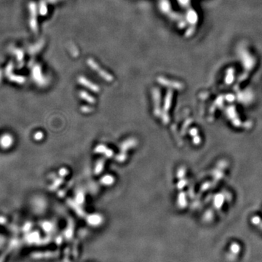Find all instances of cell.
<instances>
[{
  "label": "cell",
  "instance_id": "obj_1",
  "mask_svg": "<svg viewBox=\"0 0 262 262\" xmlns=\"http://www.w3.org/2000/svg\"><path fill=\"white\" fill-rule=\"evenodd\" d=\"M87 63L88 64L89 66L90 67L93 71H95L98 75L100 76L101 78H103V80H106L108 82H111L113 81L114 77L111 75H110L108 72H107L106 71H105L104 69H102L101 67L98 65V63L97 62H95V61L93 60L91 58H89L87 61Z\"/></svg>",
  "mask_w": 262,
  "mask_h": 262
},
{
  "label": "cell",
  "instance_id": "obj_2",
  "mask_svg": "<svg viewBox=\"0 0 262 262\" xmlns=\"http://www.w3.org/2000/svg\"><path fill=\"white\" fill-rule=\"evenodd\" d=\"M78 82L80 85L87 87V88H88L91 91L95 92V93H98V92L100 91L99 86H98L96 84L92 82L90 80H87L85 77H82L81 76V77H78Z\"/></svg>",
  "mask_w": 262,
  "mask_h": 262
},
{
  "label": "cell",
  "instance_id": "obj_3",
  "mask_svg": "<svg viewBox=\"0 0 262 262\" xmlns=\"http://www.w3.org/2000/svg\"><path fill=\"white\" fill-rule=\"evenodd\" d=\"M138 141L134 138H130L128 139L125 140L123 143L120 144L119 148H120V151L122 152H126L128 150L134 148L137 146Z\"/></svg>",
  "mask_w": 262,
  "mask_h": 262
},
{
  "label": "cell",
  "instance_id": "obj_4",
  "mask_svg": "<svg viewBox=\"0 0 262 262\" xmlns=\"http://www.w3.org/2000/svg\"><path fill=\"white\" fill-rule=\"evenodd\" d=\"M153 98H154V113L155 116H159L160 114V92L158 89L154 88L152 92Z\"/></svg>",
  "mask_w": 262,
  "mask_h": 262
},
{
  "label": "cell",
  "instance_id": "obj_5",
  "mask_svg": "<svg viewBox=\"0 0 262 262\" xmlns=\"http://www.w3.org/2000/svg\"><path fill=\"white\" fill-rule=\"evenodd\" d=\"M94 151L97 154H103L107 158H111L114 156V151L113 150L108 149V147H106L105 145L103 144H99L95 148Z\"/></svg>",
  "mask_w": 262,
  "mask_h": 262
},
{
  "label": "cell",
  "instance_id": "obj_6",
  "mask_svg": "<svg viewBox=\"0 0 262 262\" xmlns=\"http://www.w3.org/2000/svg\"><path fill=\"white\" fill-rule=\"evenodd\" d=\"M67 204H68L70 207H72V208L75 210V212H77V214H79V215L81 216H83L85 215V212H84L83 210L80 207V204L77 203L75 200H72V199H68V200H67Z\"/></svg>",
  "mask_w": 262,
  "mask_h": 262
},
{
  "label": "cell",
  "instance_id": "obj_7",
  "mask_svg": "<svg viewBox=\"0 0 262 262\" xmlns=\"http://www.w3.org/2000/svg\"><path fill=\"white\" fill-rule=\"evenodd\" d=\"M79 95H80V97L82 98V99L87 101V103H91V104H93V103H95V98L92 96V95H90V94L87 93V92L83 91V90L80 91Z\"/></svg>",
  "mask_w": 262,
  "mask_h": 262
},
{
  "label": "cell",
  "instance_id": "obj_8",
  "mask_svg": "<svg viewBox=\"0 0 262 262\" xmlns=\"http://www.w3.org/2000/svg\"><path fill=\"white\" fill-rule=\"evenodd\" d=\"M100 183L105 186L112 185L114 183V178L111 175H105L100 179Z\"/></svg>",
  "mask_w": 262,
  "mask_h": 262
},
{
  "label": "cell",
  "instance_id": "obj_9",
  "mask_svg": "<svg viewBox=\"0 0 262 262\" xmlns=\"http://www.w3.org/2000/svg\"><path fill=\"white\" fill-rule=\"evenodd\" d=\"M104 164H105V159H100L98 161L95 165V170H94V173L95 175L100 174V173L103 171V168H104Z\"/></svg>",
  "mask_w": 262,
  "mask_h": 262
},
{
  "label": "cell",
  "instance_id": "obj_10",
  "mask_svg": "<svg viewBox=\"0 0 262 262\" xmlns=\"http://www.w3.org/2000/svg\"><path fill=\"white\" fill-rule=\"evenodd\" d=\"M85 200V194H84V192H82V190L77 191V194H76L75 196L76 202H77L78 204H80V205H82V204L84 203Z\"/></svg>",
  "mask_w": 262,
  "mask_h": 262
},
{
  "label": "cell",
  "instance_id": "obj_11",
  "mask_svg": "<svg viewBox=\"0 0 262 262\" xmlns=\"http://www.w3.org/2000/svg\"><path fill=\"white\" fill-rule=\"evenodd\" d=\"M63 181H64L62 177L58 178V179H56L55 180V181L52 183V185L50 186V189L51 190H55V189H58V188L63 183Z\"/></svg>",
  "mask_w": 262,
  "mask_h": 262
},
{
  "label": "cell",
  "instance_id": "obj_12",
  "mask_svg": "<svg viewBox=\"0 0 262 262\" xmlns=\"http://www.w3.org/2000/svg\"><path fill=\"white\" fill-rule=\"evenodd\" d=\"M127 159V154L126 152H120V154H118L115 157V160L119 162H123L126 160Z\"/></svg>",
  "mask_w": 262,
  "mask_h": 262
},
{
  "label": "cell",
  "instance_id": "obj_13",
  "mask_svg": "<svg viewBox=\"0 0 262 262\" xmlns=\"http://www.w3.org/2000/svg\"><path fill=\"white\" fill-rule=\"evenodd\" d=\"M170 100H171V94L170 93H168V94L166 96L165 100V105H164V108L165 110H168L170 107Z\"/></svg>",
  "mask_w": 262,
  "mask_h": 262
},
{
  "label": "cell",
  "instance_id": "obj_14",
  "mask_svg": "<svg viewBox=\"0 0 262 262\" xmlns=\"http://www.w3.org/2000/svg\"><path fill=\"white\" fill-rule=\"evenodd\" d=\"M89 220L93 223H98V221H100V217L98 215H91L89 217Z\"/></svg>",
  "mask_w": 262,
  "mask_h": 262
},
{
  "label": "cell",
  "instance_id": "obj_15",
  "mask_svg": "<svg viewBox=\"0 0 262 262\" xmlns=\"http://www.w3.org/2000/svg\"><path fill=\"white\" fill-rule=\"evenodd\" d=\"M68 173H69V170L66 168H61L58 171L59 176L62 178L66 176L67 175H68Z\"/></svg>",
  "mask_w": 262,
  "mask_h": 262
},
{
  "label": "cell",
  "instance_id": "obj_16",
  "mask_svg": "<svg viewBox=\"0 0 262 262\" xmlns=\"http://www.w3.org/2000/svg\"><path fill=\"white\" fill-rule=\"evenodd\" d=\"M80 110H81L82 112L83 113H90L93 111V108H91L90 106H82L81 108H80Z\"/></svg>",
  "mask_w": 262,
  "mask_h": 262
},
{
  "label": "cell",
  "instance_id": "obj_17",
  "mask_svg": "<svg viewBox=\"0 0 262 262\" xmlns=\"http://www.w3.org/2000/svg\"><path fill=\"white\" fill-rule=\"evenodd\" d=\"M162 121L164 123H167L168 122V115L165 113L162 114Z\"/></svg>",
  "mask_w": 262,
  "mask_h": 262
},
{
  "label": "cell",
  "instance_id": "obj_18",
  "mask_svg": "<svg viewBox=\"0 0 262 262\" xmlns=\"http://www.w3.org/2000/svg\"><path fill=\"white\" fill-rule=\"evenodd\" d=\"M42 136H43L42 133H38L36 135V138H37V139H40V138H42Z\"/></svg>",
  "mask_w": 262,
  "mask_h": 262
}]
</instances>
